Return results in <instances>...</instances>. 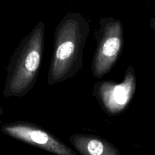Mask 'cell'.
I'll return each mask as SVG.
<instances>
[{
    "mask_svg": "<svg viewBox=\"0 0 155 155\" xmlns=\"http://www.w3.org/2000/svg\"><path fill=\"white\" fill-rule=\"evenodd\" d=\"M89 24L79 13H68L58 23L54 34L52 55L47 74L50 86L74 77L81 70Z\"/></svg>",
    "mask_w": 155,
    "mask_h": 155,
    "instance_id": "6da1fadb",
    "label": "cell"
},
{
    "mask_svg": "<svg viewBox=\"0 0 155 155\" xmlns=\"http://www.w3.org/2000/svg\"><path fill=\"white\" fill-rule=\"evenodd\" d=\"M1 131L14 139L55 155H80L48 131L31 122L16 121L2 126Z\"/></svg>",
    "mask_w": 155,
    "mask_h": 155,
    "instance_id": "5b68a950",
    "label": "cell"
},
{
    "mask_svg": "<svg viewBox=\"0 0 155 155\" xmlns=\"http://www.w3.org/2000/svg\"><path fill=\"white\" fill-rule=\"evenodd\" d=\"M96 47L92 62L94 78H101L110 72L120 55L124 44V27L112 17L101 18L95 33Z\"/></svg>",
    "mask_w": 155,
    "mask_h": 155,
    "instance_id": "3957f363",
    "label": "cell"
},
{
    "mask_svg": "<svg viewBox=\"0 0 155 155\" xmlns=\"http://www.w3.org/2000/svg\"><path fill=\"white\" fill-rule=\"evenodd\" d=\"M3 113H4V111H3L2 109V106L0 105V126H1V123H2V116Z\"/></svg>",
    "mask_w": 155,
    "mask_h": 155,
    "instance_id": "ba28073f",
    "label": "cell"
},
{
    "mask_svg": "<svg viewBox=\"0 0 155 155\" xmlns=\"http://www.w3.org/2000/svg\"><path fill=\"white\" fill-rule=\"evenodd\" d=\"M45 39V24L39 22L24 36L8 64L3 96L21 97L31 91L40 70Z\"/></svg>",
    "mask_w": 155,
    "mask_h": 155,
    "instance_id": "7a4b0ae2",
    "label": "cell"
},
{
    "mask_svg": "<svg viewBox=\"0 0 155 155\" xmlns=\"http://www.w3.org/2000/svg\"><path fill=\"white\" fill-rule=\"evenodd\" d=\"M136 89V75L132 65L127 68L121 82L101 81L94 84L93 95L108 115L124 112L132 101Z\"/></svg>",
    "mask_w": 155,
    "mask_h": 155,
    "instance_id": "277c9868",
    "label": "cell"
},
{
    "mask_svg": "<svg viewBox=\"0 0 155 155\" xmlns=\"http://www.w3.org/2000/svg\"><path fill=\"white\" fill-rule=\"evenodd\" d=\"M150 27H151L152 30H155V18H151V21H150Z\"/></svg>",
    "mask_w": 155,
    "mask_h": 155,
    "instance_id": "52a82bcc",
    "label": "cell"
},
{
    "mask_svg": "<svg viewBox=\"0 0 155 155\" xmlns=\"http://www.w3.org/2000/svg\"><path fill=\"white\" fill-rule=\"evenodd\" d=\"M69 139L80 155H121L116 146L97 135L76 133Z\"/></svg>",
    "mask_w": 155,
    "mask_h": 155,
    "instance_id": "8992f818",
    "label": "cell"
}]
</instances>
